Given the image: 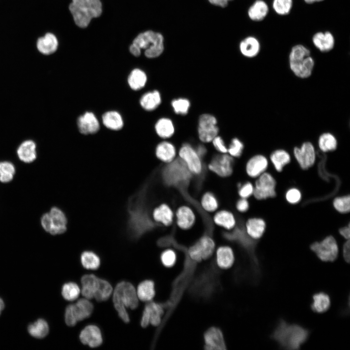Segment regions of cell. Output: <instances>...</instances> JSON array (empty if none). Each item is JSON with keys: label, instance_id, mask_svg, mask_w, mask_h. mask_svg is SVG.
Wrapping results in <instances>:
<instances>
[{"label": "cell", "instance_id": "1", "mask_svg": "<svg viewBox=\"0 0 350 350\" xmlns=\"http://www.w3.org/2000/svg\"><path fill=\"white\" fill-rule=\"evenodd\" d=\"M309 335L310 332L307 329L280 319L270 337L281 349L296 350L299 349L306 342Z\"/></svg>", "mask_w": 350, "mask_h": 350}, {"label": "cell", "instance_id": "2", "mask_svg": "<svg viewBox=\"0 0 350 350\" xmlns=\"http://www.w3.org/2000/svg\"><path fill=\"white\" fill-rule=\"evenodd\" d=\"M128 229L131 238L136 240L154 227L153 221L141 202L140 195L133 196L129 202Z\"/></svg>", "mask_w": 350, "mask_h": 350}, {"label": "cell", "instance_id": "3", "mask_svg": "<svg viewBox=\"0 0 350 350\" xmlns=\"http://www.w3.org/2000/svg\"><path fill=\"white\" fill-rule=\"evenodd\" d=\"M138 298L133 285L127 281H122L116 286L113 294L114 306L119 317L125 323L130 321L126 308L136 309L139 304Z\"/></svg>", "mask_w": 350, "mask_h": 350}, {"label": "cell", "instance_id": "4", "mask_svg": "<svg viewBox=\"0 0 350 350\" xmlns=\"http://www.w3.org/2000/svg\"><path fill=\"white\" fill-rule=\"evenodd\" d=\"M144 50V54L149 58L159 56L164 50L163 37L158 33L147 31L140 34L133 40L129 50L136 57L140 55L141 50Z\"/></svg>", "mask_w": 350, "mask_h": 350}, {"label": "cell", "instance_id": "5", "mask_svg": "<svg viewBox=\"0 0 350 350\" xmlns=\"http://www.w3.org/2000/svg\"><path fill=\"white\" fill-rule=\"evenodd\" d=\"M69 10L75 24L80 28L87 27L93 18L102 14L100 0H72Z\"/></svg>", "mask_w": 350, "mask_h": 350}, {"label": "cell", "instance_id": "6", "mask_svg": "<svg viewBox=\"0 0 350 350\" xmlns=\"http://www.w3.org/2000/svg\"><path fill=\"white\" fill-rule=\"evenodd\" d=\"M290 69L297 77L306 79L313 73L315 61L310 50L302 45L294 46L289 56Z\"/></svg>", "mask_w": 350, "mask_h": 350}, {"label": "cell", "instance_id": "7", "mask_svg": "<svg viewBox=\"0 0 350 350\" xmlns=\"http://www.w3.org/2000/svg\"><path fill=\"white\" fill-rule=\"evenodd\" d=\"M193 176L185 162L178 157L171 162L165 164L161 171L164 183L171 187L187 186Z\"/></svg>", "mask_w": 350, "mask_h": 350}, {"label": "cell", "instance_id": "8", "mask_svg": "<svg viewBox=\"0 0 350 350\" xmlns=\"http://www.w3.org/2000/svg\"><path fill=\"white\" fill-rule=\"evenodd\" d=\"M213 270H209L198 277L190 288V292L197 297L209 298L215 291L219 283Z\"/></svg>", "mask_w": 350, "mask_h": 350}, {"label": "cell", "instance_id": "9", "mask_svg": "<svg viewBox=\"0 0 350 350\" xmlns=\"http://www.w3.org/2000/svg\"><path fill=\"white\" fill-rule=\"evenodd\" d=\"M92 303L87 298H81L75 304L67 306L65 312L66 324L70 327L75 326L77 322L88 318L93 311Z\"/></svg>", "mask_w": 350, "mask_h": 350}, {"label": "cell", "instance_id": "10", "mask_svg": "<svg viewBox=\"0 0 350 350\" xmlns=\"http://www.w3.org/2000/svg\"><path fill=\"white\" fill-rule=\"evenodd\" d=\"M67 220L63 212L56 207L44 214L41 219L43 228L52 235L63 233L67 229Z\"/></svg>", "mask_w": 350, "mask_h": 350}, {"label": "cell", "instance_id": "11", "mask_svg": "<svg viewBox=\"0 0 350 350\" xmlns=\"http://www.w3.org/2000/svg\"><path fill=\"white\" fill-rule=\"evenodd\" d=\"M310 248L323 262H332L338 257L339 248L336 240L332 236L325 237L320 242L311 244Z\"/></svg>", "mask_w": 350, "mask_h": 350}, {"label": "cell", "instance_id": "12", "mask_svg": "<svg viewBox=\"0 0 350 350\" xmlns=\"http://www.w3.org/2000/svg\"><path fill=\"white\" fill-rule=\"evenodd\" d=\"M197 215L194 209L187 204L178 206L175 210V224L181 231L193 229L197 222Z\"/></svg>", "mask_w": 350, "mask_h": 350}, {"label": "cell", "instance_id": "13", "mask_svg": "<svg viewBox=\"0 0 350 350\" xmlns=\"http://www.w3.org/2000/svg\"><path fill=\"white\" fill-rule=\"evenodd\" d=\"M178 155L193 176H199L202 174L204 169L202 159L191 144L183 143L178 150Z\"/></svg>", "mask_w": 350, "mask_h": 350}, {"label": "cell", "instance_id": "14", "mask_svg": "<svg viewBox=\"0 0 350 350\" xmlns=\"http://www.w3.org/2000/svg\"><path fill=\"white\" fill-rule=\"evenodd\" d=\"M197 132L198 138L202 142H211L219 132L216 117L208 113L200 115L198 119Z\"/></svg>", "mask_w": 350, "mask_h": 350}, {"label": "cell", "instance_id": "15", "mask_svg": "<svg viewBox=\"0 0 350 350\" xmlns=\"http://www.w3.org/2000/svg\"><path fill=\"white\" fill-rule=\"evenodd\" d=\"M233 159L228 153H219L212 157L207 165V168L218 176L227 178L233 172Z\"/></svg>", "mask_w": 350, "mask_h": 350}, {"label": "cell", "instance_id": "16", "mask_svg": "<svg viewBox=\"0 0 350 350\" xmlns=\"http://www.w3.org/2000/svg\"><path fill=\"white\" fill-rule=\"evenodd\" d=\"M276 182L269 173L264 172L257 177L254 185L253 194L258 200H263L276 196Z\"/></svg>", "mask_w": 350, "mask_h": 350}, {"label": "cell", "instance_id": "17", "mask_svg": "<svg viewBox=\"0 0 350 350\" xmlns=\"http://www.w3.org/2000/svg\"><path fill=\"white\" fill-rule=\"evenodd\" d=\"M293 154L300 167L304 170L311 167L316 159V152L313 143L304 142L300 147H295Z\"/></svg>", "mask_w": 350, "mask_h": 350}, {"label": "cell", "instance_id": "18", "mask_svg": "<svg viewBox=\"0 0 350 350\" xmlns=\"http://www.w3.org/2000/svg\"><path fill=\"white\" fill-rule=\"evenodd\" d=\"M154 222L166 228L175 222V210L166 203H162L154 208L152 213Z\"/></svg>", "mask_w": 350, "mask_h": 350}, {"label": "cell", "instance_id": "19", "mask_svg": "<svg viewBox=\"0 0 350 350\" xmlns=\"http://www.w3.org/2000/svg\"><path fill=\"white\" fill-rule=\"evenodd\" d=\"M77 125L79 132L85 135L96 133L100 127L97 118L90 111H86L78 117Z\"/></svg>", "mask_w": 350, "mask_h": 350}, {"label": "cell", "instance_id": "20", "mask_svg": "<svg viewBox=\"0 0 350 350\" xmlns=\"http://www.w3.org/2000/svg\"><path fill=\"white\" fill-rule=\"evenodd\" d=\"M190 247L203 260L209 259L213 254L215 243L211 236L205 234L198 238Z\"/></svg>", "mask_w": 350, "mask_h": 350}, {"label": "cell", "instance_id": "21", "mask_svg": "<svg viewBox=\"0 0 350 350\" xmlns=\"http://www.w3.org/2000/svg\"><path fill=\"white\" fill-rule=\"evenodd\" d=\"M204 348L207 350L226 349V345L222 331L216 327L207 330L204 334Z\"/></svg>", "mask_w": 350, "mask_h": 350}, {"label": "cell", "instance_id": "22", "mask_svg": "<svg viewBox=\"0 0 350 350\" xmlns=\"http://www.w3.org/2000/svg\"><path fill=\"white\" fill-rule=\"evenodd\" d=\"M79 339L81 342L91 348H97L103 343V337L99 328L95 325L86 326L80 332Z\"/></svg>", "mask_w": 350, "mask_h": 350}, {"label": "cell", "instance_id": "23", "mask_svg": "<svg viewBox=\"0 0 350 350\" xmlns=\"http://www.w3.org/2000/svg\"><path fill=\"white\" fill-rule=\"evenodd\" d=\"M212 222L216 226L228 232L234 229L237 225L235 215L231 211L227 209L218 210L215 212Z\"/></svg>", "mask_w": 350, "mask_h": 350}, {"label": "cell", "instance_id": "24", "mask_svg": "<svg viewBox=\"0 0 350 350\" xmlns=\"http://www.w3.org/2000/svg\"><path fill=\"white\" fill-rule=\"evenodd\" d=\"M268 165V159L264 156L256 155L251 157L247 161L245 172L249 177L256 178L265 171Z\"/></svg>", "mask_w": 350, "mask_h": 350}, {"label": "cell", "instance_id": "25", "mask_svg": "<svg viewBox=\"0 0 350 350\" xmlns=\"http://www.w3.org/2000/svg\"><path fill=\"white\" fill-rule=\"evenodd\" d=\"M155 154L157 158L165 164L171 162L177 157L175 146L167 140L161 141L157 145Z\"/></svg>", "mask_w": 350, "mask_h": 350}, {"label": "cell", "instance_id": "26", "mask_svg": "<svg viewBox=\"0 0 350 350\" xmlns=\"http://www.w3.org/2000/svg\"><path fill=\"white\" fill-rule=\"evenodd\" d=\"M266 228L265 221L262 218H249L245 222V231L251 239L257 240L263 235Z\"/></svg>", "mask_w": 350, "mask_h": 350}, {"label": "cell", "instance_id": "27", "mask_svg": "<svg viewBox=\"0 0 350 350\" xmlns=\"http://www.w3.org/2000/svg\"><path fill=\"white\" fill-rule=\"evenodd\" d=\"M99 278L94 274H86L81 279L82 284V294L87 299H90L97 289Z\"/></svg>", "mask_w": 350, "mask_h": 350}, {"label": "cell", "instance_id": "28", "mask_svg": "<svg viewBox=\"0 0 350 350\" xmlns=\"http://www.w3.org/2000/svg\"><path fill=\"white\" fill-rule=\"evenodd\" d=\"M102 120L106 128L113 131L121 130L124 125L121 114L115 110H110L105 112L102 115Z\"/></svg>", "mask_w": 350, "mask_h": 350}, {"label": "cell", "instance_id": "29", "mask_svg": "<svg viewBox=\"0 0 350 350\" xmlns=\"http://www.w3.org/2000/svg\"><path fill=\"white\" fill-rule=\"evenodd\" d=\"M58 45L57 38L52 33H47L44 36L38 38L36 43L38 50L42 53L47 55L54 52Z\"/></svg>", "mask_w": 350, "mask_h": 350}, {"label": "cell", "instance_id": "30", "mask_svg": "<svg viewBox=\"0 0 350 350\" xmlns=\"http://www.w3.org/2000/svg\"><path fill=\"white\" fill-rule=\"evenodd\" d=\"M234 256L232 248L227 245L220 246L216 252V262L221 268L230 267L233 263Z\"/></svg>", "mask_w": 350, "mask_h": 350}, {"label": "cell", "instance_id": "31", "mask_svg": "<svg viewBox=\"0 0 350 350\" xmlns=\"http://www.w3.org/2000/svg\"><path fill=\"white\" fill-rule=\"evenodd\" d=\"M315 46L322 52H327L332 49L334 45V39L329 32H318L313 37Z\"/></svg>", "mask_w": 350, "mask_h": 350}, {"label": "cell", "instance_id": "32", "mask_svg": "<svg viewBox=\"0 0 350 350\" xmlns=\"http://www.w3.org/2000/svg\"><path fill=\"white\" fill-rule=\"evenodd\" d=\"M161 102L160 93L157 90L145 93L140 100L141 107L147 111H151L156 109L160 105Z\"/></svg>", "mask_w": 350, "mask_h": 350}, {"label": "cell", "instance_id": "33", "mask_svg": "<svg viewBox=\"0 0 350 350\" xmlns=\"http://www.w3.org/2000/svg\"><path fill=\"white\" fill-rule=\"evenodd\" d=\"M155 129L158 136L163 139L171 138L175 131V125L172 120L167 117L159 119L155 123Z\"/></svg>", "mask_w": 350, "mask_h": 350}, {"label": "cell", "instance_id": "34", "mask_svg": "<svg viewBox=\"0 0 350 350\" xmlns=\"http://www.w3.org/2000/svg\"><path fill=\"white\" fill-rule=\"evenodd\" d=\"M35 143L28 140L23 142L17 150L19 158L25 163H30L35 160L36 157Z\"/></svg>", "mask_w": 350, "mask_h": 350}, {"label": "cell", "instance_id": "35", "mask_svg": "<svg viewBox=\"0 0 350 350\" xmlns=\"http://www.w3.org/2000/svg\"><path fill=\"white\" fill-rule=\"evenodd\" d=\"M331 303L329 295L324 292H320L313 296V302L311 304V308L316 313L322 314L329 310Z\"/></svg>", "mask_w": 350, "mask_h": 350}, {"label": "cell", "instance_id": "36", "mask_svg": "<svg viewBox=\"0 0 350 350\" xmlns=\"http://www.w3.org/2000/svg\"><path fill=\"white\" fill-rule=\"evenodd\" d=\"M147 81L146 73L140 69L131 70L127 77V83L131 89L139 90L143 88Z\"/></svg>", "mask_w": 350, "mask_h": 350}, {"label": "cell", "instance_id": "37", "mask_svg": "<svg viewBox=\"0 0 350 350\" xmlns=\"http://www.w3.org/2000/svg\"><path fill=\"white\" fill-rule=\"evenodd\" d=\"M240 50L242 54L248 58L256 56L260 50V44L255 37L249 36L241 41L240 44Z\"/></svg>", "mask_w": 350, "mask_h": 350}, {"label": "cell", "instance_id": "38", "mask_svg": "<svg viewBox=\"0 0 350 350\" xmlns=\"http://www.w3.org/2000/svg\"><path fill=\"white\" fill-rule=\"evenodd\" d=\"M150 315V323L158 327L161 321V316L164 314V307L163 303L149 301L144 307Z\"/></svg>", "mask_w": 350, "mask_h": 350}, {"label": "cell", "instance_id": "39", "mask_svg": "<svg viewBox=\"0 0 350 350\" xmlns=\"http://www.w3.org/2000/svg\"><path fill=\"white\" fill-rule=\"evenodd\" d=\"M270 159L275 170L282 171L283 167L290 163L291 156L286 150L279 149L273 151L270 155Z\"/></svg>", "mask_w": 350, "mask_h": 350}, {"label": "cell", "instance_id": "40", "mask_svg": "<svg viewBox=\"0 0 350 350\" xmlns=\"http://www.w3.org/2000/svg\"><path fill=\"white\" fill-rule=\"evenodd\" d=\"M137 294L139 299L142 301H151L155 295V283L152 280L141 281L138 286Z\"/></svg>", "mask_w": 350, "mask_h": 350}, {"label": "cell", "instance_id": "41", "mask_svg": "<svg viewBox=\"0 0 350 350\" xmlns=\"http://www.w3.org/2000/svg\"><path fill=\"white\" fill-rule=\"evenodd\" d=\"M200 204L203 210L208 213H214L219 207L217 197L211 192H206L202 195Z\"/></svg>", "mask_w": 350, "mask_h": 350}, {"label": "cell", "instance_id": "42", "mask_svg": "<svg viewBox=\"0 0 350 350\" xmlns=\"http://www.w3.org/2000/svg\"><path fill=\"white\" fill-rule=\"evenodd\" d=\"M338 142L335 136L330 132L322 133L318 139V146L323 152H332L337 147Z\"/></svg>", "mask_w": 350, "mask_h": 350}, {"label": "cell", "instance_id": "43", "mask_svg": "<svg viewBox=\"0 0 350 350\" xmlns=\"http://www.w3.org/2000/svg\"><path fill=\"white\" fill-rule=\"evenodd\" d=\"M268 12L267 4L262 0H257L249 8L248 14L252 20L261 21L266 17Z\"/></svg>", "mask_w": 350, "mask_h": 350}, {"label": "cell", "instance_id": "44", "mask_svg": "<svg viewBox=\"0 0 350 350\" xmlns=\"http://www.w3.org/2000/svg\"><path fill=\"white\" fill-rule=\"evenodd\" d=\"M28 331L34 337L41 339L48 334L49 328L47 322L44 319H38L28 326Z\"/></svg>", "mask_w": 350, "mask_h": 350}, {"label": "cell", "instance_id": "45", "mask_svg": "<svg viewBox=\"0 0 350 350\" xmlns=\"http://www.w3.org/2000/svg\"><path fill=\"white\" fill-rule=\"evenodd\" d=\"M80 261L83 267L89 270H96L101 264L99 257L91 251H85L82 252Z\"/></svg>", "mask_w": 350, "mask_h": 350}, {"label": "cell", "instance_id": "46", "mask_svg": "<svg viewBox=\"0 0 350 350\" xmlns=\"http://www.w3.org/2000/svg\"><path fill=\"white\" fill-rule=\"evenodd\" d=\"M112 291L113 288L110 283L107 280L100 278L94 298L99 302L105 301L109 298Z\"/></svg>", "mask_w": 350, "mask_h": 350}, {"label": "cell", "instance_id": "47", "mask_svg": "<svg viewBox=\"0 0 350 350\" xmlns=\"http://www.w3.org/2000/svg\"><path fill=\"white\" fill-rule=\"evenodd\" d=\"M80 293V289L79 286L74 282H66L62 288V296L65 299L68 301L76 299Z\"/></svg>", "mask_w": 350, "mask_h": 350}, {"label": "cell", "instance_id": "48", "mask_svg": "<svg viewBox=\"0 0 350 350\" xmlns=\"http://www.w3.org/2000/svg\"><path fill=\"white\" fill-rule=\"evenodd\" d=\"M15 173L13 164L9 162H0V181L7 183L11 181Z\"/></svg>", "mask_w": 350, "mask_h": 350}, {"label": "cell", "instance_id": "49", "mask_svg": "<svg viewBox=\"0 0 350 350\" xmlns=\"http://www.w3.org/2000/svg\"><path fill=\"white\" fill-rule=\"evenodd\" d=\"M171 106L175 113L184 115L188 113L191 106V103L190 101L186 98H179L172 101Z\"/></svg>", "mask_w": 350, "mask_h": 350}, {"label": "cell", "instance_id": "50", "mask_svg": "<svg viewBox=\"0 0 350 350\" xmlns=\"http://www.w3.org/2000/svg\"><path fill=\"white\" fill-rule=\"evenodd\" d=\"M244 149L243 142L238 138H234L231 140L228 147V154L233 158L241 157Z\"/></svg>", "mask_w": 350, "mask_h": 350}, {"label": "cell", "instance_id": "51", "mask_svg": "<svg viewBox=\"0 0 350 350\" xmlns=\"http://www.w3.org/2000/svg\"><path fill=\"white\" fill-rule=\"evenodd\" d=\"M334 209L340 213H346L350 210V197L345 195L336 197L333 201Z\"/></svg>", "mask_w": 350, "mask_h": 350}, {"label": "cell", "instance_id": "52", "mask_svg": "<svg viewBox=\"0 0 350 350\" xmlns=\"http://www.w3.org/2000/svg\"><path fill=\"white\" fill-rule=\"evenodd\" d=\"M292 3V0H274L273 7L278 14L285 15L290 12Z\"/></svg>", "mask_w": 350, "mask_h": 350}, {"label": "cell", "instance_id": "53", "mask_svg": "<svg viewBox=\"0 0 350 350\" xmlns=\"http://www.w3.org/2000/svg\"><path fill=\"white\" fill-rule=\"evenodd\" d=\"M162 263L166 267L172 266L176 261V254L172 249L169 248L163 251L160 255Z\"/></svg>", "mask_w": 350, "mask_h": 350}, {"label": "cell", "instance_id": "54", "mask_svg": "<svg viewBox=\"0 0 350 350\" xmlns=\"http://www.w3.org/2000/svg\"><path fill=\"white\" fill-rule=\"evenodd\" d=\"M254 185L250 182H246L238 186V194L240 198L247 199L253 194Z\"/></svg>", "mask_w": 350, "mask_h": 350}, {"label": "cell", "instance_id": "55", "mask_svg": "<svg viewBox=\"0 0 350 350\" xmlns=\"http://www.w3.org/2000/svg\"><path fill=\"white\" fill-rule=\"evenodd\" d=\"M285 198L289 203L295 204L300 201L301 198V194L299 190L293 188L287 191L285 194Z\"/></svg>", "mask_w": 350, "mask_h": 350}, {"label": "cell", "instance_id": "56", "mask_svg": "<svg viewBox=\"0 0 350 350\" xmlns=\"http://www.w3.org/2000/svg\"><path fill=\"white\" fill-rule=\"evenodd\" d=\"M213 147L221 154H226L228 153V146L222 139L219 136H216L211 141Z\"/></svg>", "mask_w": 350, "mask_h": 350}, {"label": "cell", "instance_id": "57", "mask_svg": "<svg viewBox=\"0 0 350 350\" xmlns=\"http://www.w3.org/2000/svg\"><path fill=\"white\" fill-rule=\"evenodd\" d=\"M235 208L237 211L241 213L247 211L249 208V202L245 198H240L237 200L235 204Z\"/></svg>", "mask_w": 350, "mask_h": 350}, {"label": "cell", "instance_id": "58", "mask_svg": "<svg viewBox=\"0 0 350 350\" xmlns=\"http://www.w3.org/2000/svg\"><path fill=\"white\" fill-rule=\"evenodd\" d=\"M350 241L349 239L344 244L343 246V256L345 261L350 262Z\"/></svg>", "mask_w": 350, "mask_h": 350}, {"label": "cell", "instance_id": "59", "mask_svg": "<svg viewBox=\"0 0 350 350\" xmlns=\"http://www.w3.org/2000/svg\"><path fill=\"white\" fill-rule=\"evenodd\" d=\"M194 148L198 156L203 159V158L205 157L207 153V150L206 146L203 144H199Z\"/></svg>", "mask_w": 350, "mask_h": 350}, {"label": "cell", "instance_id": "60", "mask_svg": "<svg viewBox=\"0 0 350 350\" xmlns=\"http://www.w3.org/2000/svg\"><path fill=\"white\" fill-rule=\"evenodd\" d=\"M339 232L340 234L345 239L349 240L350 236V226H345L339 229Z\"/></svg>", "mask_w": 350, "mask_h": 350}, {"label": "cell", "instance_id": "61", "mask_svg": "<svg viewBox=\"0 0 350 350\" xmlns=\"http://www.w3.org/2000/svg\"><path fill=\"white\" fill-rule=\"evenodd\" d=\"M230 0H209L211 4L223 7H226Z\"/></svg>", "mask_w": 350, "mask_h": 350}, {"label": "cell", "instance_id": "62", "mask_svg": "<svg viewBox=\"0 0 350 350\" xmlns=\"http://www.w3.org/2000/svg\"><path fill=\"white\" fill-rule=\"evenodd\" d=\"M4 307V304L2 299L0 298V315Z\"/></svg>", "mask_w": 350, "mask_h": 350}, {"label": "cell", "instance_id": "63", "mask_svg": "<svg viewBox=\"0 0 350 350\" xmlns=\"http://www.w3.org/2000/svg\"><path fill=\"white\" fill-rule=\"evenodd\" d=\"M322 0H304V1L308 3H313L315 2H318Z\"/></svg>", "mask_w": 350, "mask_h": 350}]
</instances>
